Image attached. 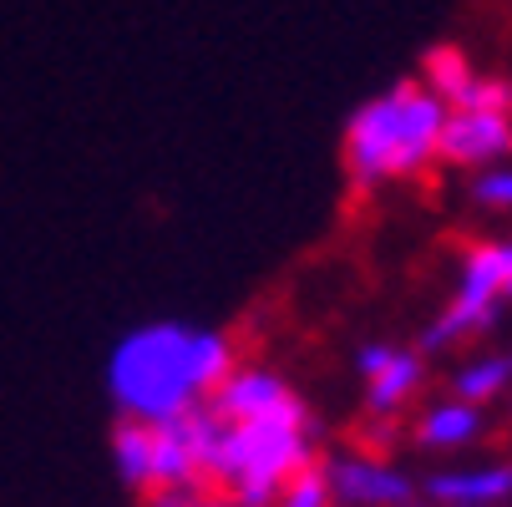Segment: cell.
<instances>
[{"label": "cell", "mask_w": 512, "mask_h": 507, "mask_svg": "<svg viewBox=\"0 0 512 507\" xmlns=\"http://www.w3.org/2000/svg\"><path fill=\"white\" fill-rule=\"evenodd\" d=\"M234 345L218 330H198L183 320L137 325L112 345L107 396L122 421H178L229 381Z\"/></svg>", "instance_id": "obj_1"}, {"label": "cell", "mask_w": 512, "mask_h": 507, "mask_svg": "<svg viewBox=\"0 0 512 507\" xmlns=\"http://www.w3.org/2000/svg\"><path fill=\"white\" fill-rule=\"evenodd\" d=\"M447 102L421 82H396L391 92L360 102L345 122V178L355 193H371L386 178H406L442 153Z\"/></svg>", "instance_id": "obj_2"}, {"label": "cell", "mask_w": 512, "mask_h": 507, "mask_svg": "<svg viewBox=\"0 0 512 507\" xmlns=\"http://www.w3.org/2000/svg\"><path fill=\"white\" fill-rule=\"evenodd\" d=\"M305 467H315L310 411L274 421H218L208 487H218L234 507H274V497Z\"/></svg>", "instance_id": "obj_3"}, {"label": "cell", "mask_w": 512, "mask_h": 507, "mask_svg": "<svg viewBox=\"0 0 512 507\" xmlns=\"http://www.w3.org/2000/svg\"><path fill=\"white\" fill-rule=\"evenodd\" d=\"M218 442V416L208 406L178 421H117L112 431V467L132 492H163L208 482V457Z\"/></svg>", "instance_id": "obj_4"}, {"label": "cell", "mask_w": 512, "mask_h": 507, "mask_svg": "<svg viewBox=\"0 0 512 507\" xmlns=\"http://www.w3.org/2000/svg\"><path fill=\"white\" fill-rule=\"evenodd\" d=\"M355 371H360V381H365V406H371V416H396V411L421 391L426 360H421V350H411V345L371 340V345H360Z\"/></svg>", "instance_id": "obj_5"}, {"label": "cell", "mask_w": 512, "mask_h": 507, "mask_svg": "<svg viewBox=\"0 0 512 507\" xmlns=\"http://www.w3.org/2000/svg\"><path fill=\"white\" fill-rule=\"evenodd\" d=\"M208 411L218 421H274V416H300L305 401L284 376L264 371V366H234L229 381L208 396Z\"/></svg>", "instance_id": "obj_6"}, {"label": "cell", "mask_w": 512, "mask_h": 507, "mask_svg": "<svg viewBox=\"0 0 512 507\" xmlns=\"http://www.w3.org/2000/svg\"><path fill=\"white\" fill-rule=\"evenodd\" d=\"M325 482H330L335 507H411L421 497L401 467L376 462V457H330Z\"/></svg>", "instance_id": "obj_7"}, {"label": "cell", "mask_w": 512, "mask_h": 507, "mask_svg": "<svg viewBox=\"0 0 512 507\" xmlns=\"http://www.w3.org/2000/svg\"><path fill=\"white\" fill-rule=\"evenodd\" d=\"M512 153V112H467V107H452L447 127H442V153L447 163H462V168H482V163H497Z\"/></svg>", "instance_id": "obj_8"}, {"label": "cell", "mask_w": 512, "mask_h": 507, "mask_svg": "<svg viewBox=\"0 0 512 507\" xmlns=\"http://www.w3.org/2000/svg\"><path fill=\"white\" fill-rule=\"evenodd\" d=\"M431 502H477V507H497L512 497V462H492V467H452V472H431L421 487Z\"/></svg>", "instance_id": "obj_9"}, {"label": "cell", "mask_w": 512, "mask_h": 507, "mask_svg": "<svg viewBox=\"0 0 512 507\" xmlns=\"http://www.w3.org/2000/svg\"><path fill=\"white\" fill-rule=\"evenodd\" d=\"M477 431H482V411L452 396V401H436V406L421 411L416 442H421V447H436V452H452V447L477 442Z\"/></svg>", "instance_id": "obj_10"}, {"label": "cell", "mask_w": 512, "mask_h": 507, "mask_svg": "<svg viewBox=\"0 0 512 507\" xmlns=\"http://www.w3.org/2000/svg\"><path fill=\"white\" fill-rule=\"evenodd\" d=\"M507 381H512V360L482 355V360H467V366L452 376V391H457V401H467V406H487V401H497V396L507 391Z\"/></svg>", "instance_id": "obj_11"}, {"label": "cell", "mask_w": 512, "mask_h": 507, "mask_svg": "<svg viewBox=\"0 0 512 507\" xmlns=\"http://www.w3.org/2000/svg\"><path fill=\"white\" fill-rule=\"evenodd\" d=\"M472 77L477 71L462 61V51H452V46H436V51H426V61H421V87L426 92H436L442 102H452L457 107V97L472 87Z\"/></svg>", "instance_id": "obj_12"}, {"label": "cell", "mask_w": 512, "mask_h": 507, "mask_svg": "<svg viewBox=\"0 0 512 507\" xmlns=\"http://www.w3.org/2000/svg\"><path fill=\"white\" fill-rule=\"evenodd\" d=\"M274 507H335V497H330V482H325V462L305 467L295 482H289V487L274 497Z\"/></svg>", "instance_id": "obj_13"}, {"label": "cell", "mask_w": 512, "mask_h": 507, "mask_svg": "<svg viewBox=\"0 0 512 507\" xmlns=\"http://www.w3.org/2000/svg\"><path fill=\"white\" fill-rule=\"evenodd\" d=\"M457 107H467V112H512V82H502V77H472V87L457 97Z\"/></svg>", "instance_id": "obj_14"}, {"label": "cell", "mask_w": 512, "mask_h": 507, "mask_svg": "<svg viewBox=\"0 0 512 507\" xmlns=\"http://www.w3.org/2000/svg\"><path fill=\"white\" fill-rule=\"evenodd\" d=\"M148 507H234L218 487L208 482H193V487H163V492H148Z\"/></svg>", "instance_id": "obj_15"}, {"label": "cell", "mask_w": 512, "mask_h": 507, "mask_svg": "<svg viewBox=\"0 0 512 507\" xmlns=\"http://www.w3.org/2000/svg\"><path fill=\"white\" fill-rule=\"evenodd\" d=\"M472 198H477L482 208L512 213V168H492V173H477V183H472Z\"/></svg>", "instance_id": "obj_16"}, {"label": "cell", "mask_w": 512, "mask_h": 507, "mask_svg": "<svg viewBox=\"0 0 512 507\" xmlns=\"http://www.w3.org/2000/svg\"><path fill=\"white\" fill-rule=\"evenodd\" d=\"M497 264H502V295H512V239L497 244Z\"/></svg>", "instance_id": "obj_17"}, {"label": "cell", "mask_w": 512, "mask_h": 507, "mask_svg": "<svg viewBox=\"0 0 512 507\" xmlns=\"http://www.w3.org/2000/svg\"><path fill=\"white\" fill-rule=\"evenodd\" d=\"M447 507H477V502H447Z\"/></svg>", "instance_id": "obj_18"}]
</instances>
